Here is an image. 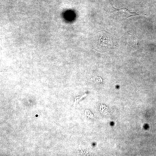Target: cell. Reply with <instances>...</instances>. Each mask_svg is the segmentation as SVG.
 Listing matches in <instances>:
<instances>
[{"mask_svg":"<svg viewBox=\"0 0 156 156\" xmlns=\"http://www.w3.org/2000/svg\"><path fill=\"white\" fill-rule=\"evenodd\" d=\"M115 10L119 13L122 18H127L130 17L139 15V14L135 12H130L127 8H121L120 9H117L114 8Z\"/></svg>","mask_w":156,"mask_h":156,"instance_id":"6da1fadb","label":"cell"},{"mask_svg":"<svg viewBox=\"0 0 156 156\" xmlns=\"http://www.w3.org/2000/svg\"><path fill=\"white\" fill-rule=\"evenodd\" d=\"M38 116V115H36V117H37Z\"/></svg>","mask_w":156,"mask_h":156,"instance_id":"7a4b0ae2","label":"cell"}]
</instances>
